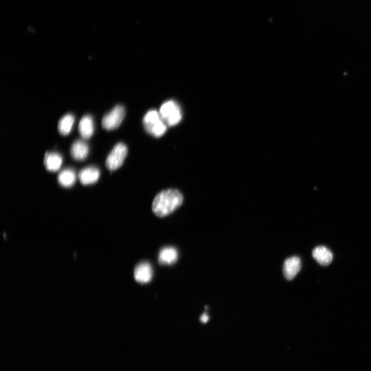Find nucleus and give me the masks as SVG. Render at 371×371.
I'll list each match as a JSON object with an SVG mask.
<instances>
[{
	"label": "nucleus",
	"mask_w": 371,
	"mask_h": 371,
	"mask_svg": "<svg viewBox=\"0 0 371 371\" xmlns=\"http://www.w3.org/2000/svg\"><path fill=\"white\" fill-rule=\"evenodd\" d=\"M182 194L176 189H168L159 193L152 204L153 211L159 217L166 216L182 204Z\"/></svg>",
	"instance_id": "nucleus-1"
},
{
	"label": "nucleus",
	"mask_w": 371,
	"mask_h": 371,
	"mask_svg": "<svg viewBox=\"0 0 371 371\" xmlns=\"http://www.w3.org/2000/svg\"><path fill=\"white\" fill-rule=\"evenodd\" d=\"M143 123L146 132L156 137L163 136L167 130V125L162 119L159 112L151 110L145 115Z\"/></svg>",
	"instance_id": "nucleus-2"
},
{
	"label": "nucleus",
	"mask_w": 371,
	"mask_h": 371,
	"mask_svg": "<svg viewBox=\"0 0 371 371\" xmlns=\"http://www.w3.org/2000/svg\"><path fill=\"white\" fill-rule=\"evenodd\" d=\"M160 116L167 126H173L178 124L182 119L181 107L173 100L165 102L161 107Z\"/></svg>",
	"instance_id": "nucleus-3"
},
{
	"label": "nucleus",
	"mask_w": 371,
	"mask_h": 371,
	"mask_svg": "<svg viewBox=\"0 0 371 371\" xmlns=\"http://www.w3.org/2000/svg\"><path fill=\"white\" fill-rule=\"evenodd\" d=\"M127 155V147L123 143L117 144L113 148L106 161V167L114 171L122 166Z\"/></svg>",
	"instance_id": "nucleus-4"
},
{
	"label": "nucleus",
	"mask_w": 371,
	"mask_h": 371,
	"mask_svg": "<svg viewBox=\"0 0 371 371\" xmlns=\"http://www.w3.org/2000/svg\"><path fill=\"white\" fill-rule=\"evenodd\" d=\"M124 116V107L120 105H117L103 117L102 121V126L108 130L117 129L122 123Z\"/></svg>",
	"instance_id": "nucleus-5"
},
{
	"label": "nucleus",
	"mask_w": 371,
	"mask_h": 371,
	"mask_svg": "<svg viewBox=\"0 0 371 371\" xmlns=\"http://www.w3.org/2000/svg\"><path fill=\"white\" fill-rule=\"evenodd\" d=\"M301 268V259L296 256L288 258L283 264V271L286 278L289 280L293 279Z\"/></svg>",
	"instance_id": "nucleus-6"
},
{
	"label": "nucleus",
	"mask_w": 371,
	"mask_h": 371,
	"mask_svg": "<svg viewBox=\"0 0 371 371\" xmlns=\"http://www.w3.org/2000/svg\"><path fill=\"white\" fill-rule=\"evenodd\" d=\"M100 172L95 167H86L82 169L79 174V179L84 185L93 184L99 179Z\"/></svg>",
	"instance_id": "nucleus-7"
},
{
	"label": "nucleus",
	"mask_w": 371,
	"mask_h": 371,
	"mask_svg": "<svg viewBox=\"0 0 371 371\" xmlns=\"http://www.w3.org/2000/svg\"><path fill=\"white\" fill-rule=\"evenodd\" d=\"M152 276V268L147 262H142L136 266L134 277L137 282L140 283H147L151 280Z\"/></svg>",
	"instance_id": "nucleus-8"
},
{
	"label": "nucleus",
	"mask_w": 371,
	"mask_h": 371,
	"mask_svg": "<svg viewBox=\"0 0 371 371\" xmlns=\"http://www.w3.org/2000/svg\"><path fill=\"white\" fill-rule=\"evenodd\" d=\"M94 123L93 118L89 115L84 116L79 125V133L84 139L91 138L94 133Z\"/></svg>",
	"instance_id": "nucleus-9"
},
{
	"label": "nucleus",
	"mask_w": 371,
	"mask_h": 371,
	"mask_svg": "<svg viewBox=\"0 0 371 371\" xmlns=\"http://www.w3.org/2000/svg\"><path fill=\"white\" fill-rule=\"evenodd\" d=\"M89 154V146L84 141L77 140L72 144L71 155L76 161L85 160Z\"/></svg>",
	"instance_id": "nucleus-10"
},
{
	"label": "nucleus",
	"mask_w": 371,
	"mask_h": 371,
	"mask_svg": "<svg viewBox=\"0 0 371 371\" xmlns=\"http://www.w3.org/2000/svg\"><path fill=\"white\" fill-rule=\"evenodd\" d=\"M313 256L319 264L324 266L330 265L333 259L332 252L324 246L316 248L313 252Z\"/></svg>",
	"instance_id": "nucleus-11"
},
{
	"label": "nucleus",
	"mask_w": 371,
	"mask_h": 371,
	"mask_svg": "<svg viewBox=\"0 0 371 371\" xmlns=\"http://www.w3.org/2000/svg\"><path fill=\"white\" fill-rule=\"evenodd\" d=\"M178 258V251L176 249L173 247H166L162 249L159 257L160 263L165 265H170L175 263Z\"/></svg>",
	"instance_id": "nucleus-12"
},
{
	"label": "nucleus",
	"mask_w": 371,
	"mask_h": 371,
	"mask_svg": "<svg viewBox=\"0 0 371 371\" xmlns=\"http://www.w3.org/2000/svg\"><path fill=\"white\" fill-rule=\"evenodd\" d=\"M44 164L46 169L50 172L57 171L62 164V157L56 153L47 152L45 155Z\"/></svg>",
	"instance_id": "nucleus-13"
},
{
	"label": "nucleus",
	"mask_w": 371,
	"mask_h": 371,
	"mask_svg": "<svg viewBox=\"0 0 371 371\" xmlns=\"http://www.w3.org/2000/svg\"><path fill=\"white\" fill-rule=\"evenodd\" d=\"M77 179L76 172L72 169H65L61 171L58 176L59 184L64 187H72Z\"/></svg>",
	"instance_id": "nucleus-14"
},
{
	"label": "nucleus",
	"mask_w": 371,
	"mask_h": 371,
	"mask_svg": "<svg viewBox=\"0 0 371 371\" xmlns=\"http://www.w3.org/2000/svg\"><path fill=\"white\" fill-rule=\"evenodd\" d=\"M75 121L73 115L68 114L63 116L59 121L58 130L59 133L63 136L68 135L71 132Z\"/></svg>",
	"instance_id": "nucleus-15"
},
{
	"label": "nucleus",
	"mask_w": 371,
	"mask_h": 371,
	"mask_svg": "<svg viewBox=\"0 0 371 371\" xmlns=\"http://www.w3.org/2000/svg\"><path fill=\"white\" fill-rule=\"evenodd\" d=\"M200 319L202 322L205 323L207 322V321H208L209 317L208 316L207 314L205 313L201 316Z\"/></svg>",
	"instance_id": "nucleus-16"
}]
</instances>
